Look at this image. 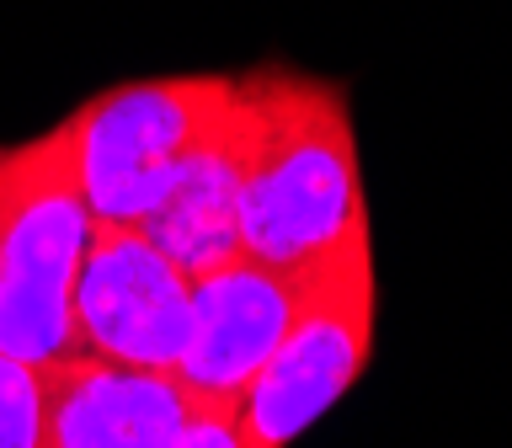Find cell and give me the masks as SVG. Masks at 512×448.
<instances>
[{
	"mask_svg": "<svg viewBox=\"0 0 512 448\" xmlns=\"http://www.w3.org/2000/svg\"><path fill=\"white\" fill-rule=\"evenodd\" d=\"M235 96L246 118L240 256L272 272H310L374 235L347 80L262 59L235 70Z\"/></svg>",
	"mask_w": 512,
	"mask_h": 448,
	"instance_id": "cell-1",
	"label": "cell"
},
{
	"mask_svg": "<svg viewBox=\"0 0 512 448\" xmlns=\"http://www.w3.org/2000/svg\"><path fill=\"white\" fill-rule=\"evenodd\" d=\"M70 144L48 134L0 144V352L32 368L75 358V272L91 246Z\"/></svg>",
	"mask_w": 512,
	"mask_h": 448,
	"instance_id": "cell-2",
	"label": "cell"
},
{
	"mask_svg": "<svg viewBox=\"0 0 512 448\" xmlns=\"http://www.w3.org/2000/svg\"><path fill=\"white\" fill-rule=\"evenodd\" d=\"M230 80L235 75L118 80L70 107L59 128L96 224H144L203 128L230 102Z\"/></svg>",
	"mask_w": 512,
	"mask_h": 448,
	"instance_id": "cell-3",
	"label": "cell"
},
{
	"mask_svg": "<svg viewBox=\"0 0 512 448\" xmlns=\"http://www.w3.org/2000/svg\"><path fill=\"white\" fill-rule=\"evenodd\" d=\"M379 326V278L374 235L310 267L304 304L278 352L256 368L235 400V422L256 448H288L304 438L374 363Z\"/></svg>",
	"mask_w": 512,
	"mask_h": 448,
	"instance_id": "cell-4",
	"label": "cell"
},
{
	"mask_svg": "<svg viewBox=\"0 0 512 448\" xmlns=\"http://www.w3.org/2000/svg\"><path fill=\"white\" fill-rule=\"evenodd\" d=\"M187 278L134 224H96L75 272L80 352L134 368H176L187 342Z\"/></svg>",
	"mask_w": 512,
	"mask_h": 448,
	"instance_id": "cell-5",
	"label": "cell"
},
{
	"mask_svg": "<svg viewBox=\"0 0 512 448\" xmlns=\"http://www.w3.org/2000/svg\"><path fill=\"white\" fill-rule=\"evenodd\" d=\"M219 406L235 400L198 395L176 368L75 352L43 368V448H171Z\"/></svg>",
	"mask_w": 512,
	"mask_h": 448,
	"instance_id": "cell-6",
	"label": "cell"
},
{
	"mask_svg": "<svg viewBox=\"0 0 512 448\" xmlns=\"http://www.w3.org/2000/svg\"><path fill=\"white\" fill-rule=\"evenodd\" d=\"M310 272H272L251 256H230L187 288V342L176 374L208 400H240L294 326Z\"/></svg>",
	"mask_w": 512,
	"mask_h": 448,
	"instance_id": "cell-7",
	"label": "cell"
},
{
	"mask_svg": "<svg viewBox=\"0 0 512 448\" xmlns=\"http://www.w3.org/2000/svg\"><path fill=\"white\" fill-rule=\"evenodd\" d=\"M240 160H246V118L230 80V102L192 144L166 198L144 214V224H134L182 267L187 283L240 256Z\"/></svg>",
	"mask_w": 512,
	"mask_h": 448,
	"instance_id": "cell-8",
	"label": "cell"
},
{
	"mask_svg": "<svg viewBox=\"0 0 512 448\" xmlns=\"http://www.w3.org/2000/svg\"><path fill=\"white\" fill-rule=\"evenodd\" d=\"M0 448H43V368L0 352Z\"/></svg>",
	"mask_w": 512,
	"mask_h": 448,
	"instance_id": "cell-9",
	"label": "cell"
},
{
	"mask_svg": "<svg viewBox=\"0 0 512 448\" xmlns=\"http://www.w3.org/2000/svg\"><path fill=\"white\" fill-rule=\"evenodd\" d=\"M171 448H256L246 432H240V422H235V406H219V411H208V416H198L182 438H176Z\"/></svg>",
	"mask_w": 512,
	"mask_h": 448,
	"instance_id": "cell-10",
	"label": "cell"
}]
</instances>
